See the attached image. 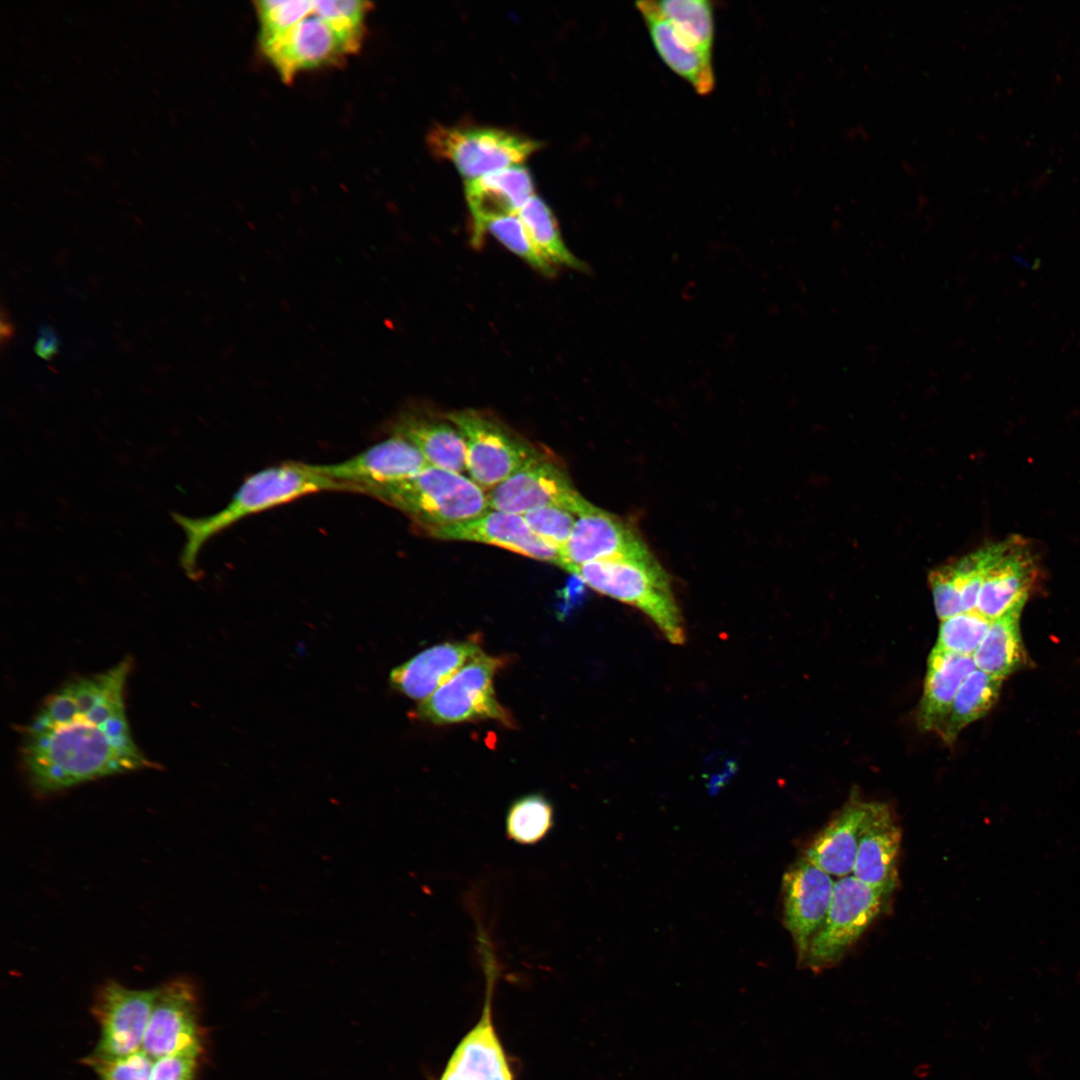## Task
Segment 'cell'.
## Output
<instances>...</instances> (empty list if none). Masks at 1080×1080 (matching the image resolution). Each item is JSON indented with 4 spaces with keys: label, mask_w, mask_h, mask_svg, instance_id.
Listing matches in <instances>:
<instances>
[{
    "label": "cell",
    "mask_w": 1080,
    "mask_h": 1080,
    "mask_svg": "<svg viewBox=\"0 0 1080 1080\" xmlns=\"http://www.w3.org/2000/svg\"><path fill=\"white\" fill-rule=\"evenodd\" d=\"M991 621L977 611L957 614L941 621L935 648L964 656H973Z\"/></svg>",
    "instance_id": "obj_32"
},
{
    "label": "cell",
    "mask_w": 1080,
    "mask_h": 1080,
    "mask_svg": "<svg viewBox=\"0 0 1080 1080\" xmlns=\"http://www.w3.org/2000/svg\"><path fill=\"white\" fill-rule=\"evenodd\" d=\"M392 434L411 442L428 465L466 472V449L459 430L445 417L443 420L415 413L400 415L391 427Z\"/></svg>",
    "instance_id": "obj_24"
},
{
    "label": "cell",
    "mask_w": 1080,
    "mask_h": 1080,
    "mask_svg": "<svg viewBox=\"0 0 1080 1080\" xmlns=\"http://www.w3.org/2000/svg\"><path fill=\"white\" fill-rule=\"evenodd\" d=\"M488 232L502 245L545 276H554L555 267L533 245L517 213L494 216L481 227L480 242Z\"/></svg>",
    "instance_id": "obj_31"
},
{
    "label": "cell",
    "mask_w": 1080,
    "mask_h": 1080,
    "mask_svg": "<svg viewBox=\"0 0 1080 1080\" xmlns=\"http://www.w3.org/2000/svg\"><path fill=\"white\" fill-rule=\"evenodd\" d=\"M362 40L338 29L313 8L307 17L260 45L281 80L290 83L301 72L343 63L359 51Z\"/></svg>",
    "instance_id": "obj_9"
},
{
    "label": "cell",
    "mask_w": 1080,
    "mask_h": 1080,
    "mask_svg": "<svg viewBox=\"0 0 1080 1080\" xmlns=\"http://www.w3.org/2000/svg\"><path fill=\"white\" fill-rule=\"evenodd\" d=\"M191 1054H171L155 1060L150 1080H193L197 1059Z\"/></svg>",
    "instance_id": "obj_38"
},
{
    "label": "cell",
    "mask_w": 1080,
    "mask_h": 1080,
    "mask_svg": "<svg viewBox=\"0 0 1080 1080\" xmlns=\"http://www.w3.org/2000/svg\"><path fill=\"white\" fill-rule=\"evenodd\" d=\"M650 556L653 553L631 523L589 502L576 515L559 567L567 571L595 561Z\"/></svg>",
    "instance_id": "obj_11"
},
{
    "label": "cell",
    "mask_w": 1080,
    "mask_h": 1080,
    "mask_svg": "<svg viewBox=\"0 0 1080 1080\" xmlns=\"http://www.w3.org/2000/svg\"><path fill=\"white\" fill-rule=\"evenodd\" d=\"M929 583L935 610L941 621L964 612L960 595L944 567L930 573Z\"/></svg>",
    "instance_id": "obj_37"
},
{
    "label": "cell",
    "mask_w": 1080,
    "mask_h": 1080,
    "mask_svg": "<svg viewBox=\"0 0 1080 1080\" xmlns=\"http://www.w3.org/2000/svg\"><path fill=\"white\" fill-rule=\"evenodd\" d=\"M254 4L260 24V42L292 27L314 8V1L306 0H263Z\"/></svg>",
    "instance_id": "obj_33"
},
{
    "label": "cell",
    "mask_w": 1080,
    "mask_h": 1080,
    "mask_svg": "<svg viewBox=\"0 0 1080 1080\" xmlns=\"http://www.w3.org/2000/svg\"><path fill=\"white\" fill-rule=\"evenodd\" d=\"M505 657L481 653L417 707L419 718L434 724L497 720L513 727L510 712L496 697L493 680Z\"/></svg>",
    "instance_id": "obj_8"
},
{
    "label": "cell",
    "mask_w": 1080,
    "mask_h": 1080,
    "mask_svg": "<svg viewBox=\"0 0 1080 1080\" xmlns=\"http://www.w3.org/2000/svg\"><path fill=\"white\" fill-rule=\"evenodd\" d=\"M371 3L359 0L314 1V12L340 30L364 36L365 18Z\"/></svg>",
    "instance_id": "obj_36"
},
{
    "label": "cell",
    "mask_w": 1080,
    "mask_h": 1080,
    "mask_svg": "<svg viewBox=\"0 0 1080 1080\" xmlns=\"http://www.w3.org/2000/svg\"><path fill=\"white\" fill-rule=\"evenodd\" d=\"M481 653L474 640L444 642L395 667L390 673V683L402 694L424 700Z\"/></svg>",
    "instance_id": "obj_19"
},
{
    "label": "cell",
    "mask_w": 1080,
    "mask_h": 1080,
    "mask_svg": "<svg viewBox=\"0 0 1080 1080\" xmlns=\"http://www.w3.org/2000/svg\"><path fill=\"white\" fill-rule=\"evenodd\" d=\"M869 805L870 801L852 793L837 815L813 838L803 857L833 877L851 875Z\"/></svg>",
    "instance_id": "obj_22"
},
{
    "label": "cell",
    "mask_w": 1080,
    "mask_h": 1080,
    "mask_svg": "<svg viewBox=\"0 0 1080 1080\" xmlns=\"http://www.w3.org/2000/svg\"><path fill=\"white\" fill-rule=\"evenodd\" d=\"M132 664L125 657L103 672L65 682L23 727L20 760L36 792L154 767L133 740L126 716Z\"/></svg>",
    "instance_id": "obj_1"
},
{
    "label": "cell",
    "mask_w": 1080,
    "mask_h": 1080,
    "mask_svg": "<svg viewBox=\"0 0 1080 1080\" xmlns=\"http://www.w3.org/2000/svg\"><path fill=\"white\" fill-rule=\"evenodd\" d=\"M101 1080H150L155 1059L142 1049L122 1056L92 1053L84 1060Z\"/></svg>",
    "instance_id": "obj_34"
},
{
    "label": "cell",
    "mask_w": 1080,
    "mask_h": 1080,
    "mask_svg": "<svg viewBox=\"0 0 1080 1080\" xmlns=\"http://www.w3.org/2000/svg\"><path fill=\"white\" fill-rule=\"evenodd\" d=\"M141 1049L155 1060L171 1054L200 1055L197 997L191 982L179 978L158 988Z\"/></svg>",
    "instance_id": "obj_13"
},
{
    "label": "cell",
    "mask_w": 1080,
    "mask_h": 1080,
    "mask_svg": "<svg viewBox=\"0 0 1080 1080\" xmlns=\"http://www.w3.org/2000/svg\"><path fill=\"white\" fill-rule=\"evenodd\" d=\"M889 896L852 874L838 878L826 918L800 967L817 973L838 963L881 914Z\"/></svg>",
    "instance_id": "obj_6"
},
{
    "label": "cell",
    "mask_w": 1080,
    "mask_h": 1080,
    "mask_svg": "<svg viewBox=\"0 0 1080 1080\" xmlns=\"http://www.w3.org/2000/svg\"><path fill=\"white\" fill-rule=\"evenodd\" d=\"M364 495L404 513L425 533L470 520L489 509L487 492L470 477L430 465L408 479L369 489Z\"/></svg>",
    "instance_id": "obj_4"
},
{
    "label": "cell",
    "mask_w": 1080,
    "mask_h": 1080,
    "mask_svg": "<svg viewBox=\"0 0 1080 1080\" xmlns=\"http://www.w3.org/2000/svg\"><path fill=\"white\" fill-rule=\"evenodd\" d=\"M523 517L531 531L559 553L567 544L576 520L571 511L558 506H543Z\"/></svg>",
    "instance_id": "obj_35"
},
{
    "label": "cell",
    "mask_w": 1080,
    "mask_h": 1080,
    "mask_svg": "<svg viewBox=\"0 0 1080 1080\" xmlns=\"http://www.w3.org/2000/svg\"><path fill=\"white\" fill-rule=\"evenodd\" d=\"M14 326L9 319L7 311L2 308L1 310V344L4 345L6 340H9L14 334Z\"/></svg>",
    "instance_id": "obj_40"
},
{
    "label": "cell",
    "mask_w": 1080,
    "mask_h": 1080,
    "mask_svg": "<svg viewBox=\"0 0 1080 1080\" xmlns=\"http://www.w3.org/2000/svg\"><path fill=\"white\" fill-rule=\"evenodd\" d=\"M431 152L454 164L466 180L520 165L540 147L528 137L511 131L480 126H443L427 136Z\"/></svg>",
    "instance_id": "obj_7"
},
{
    "label": "cell",
    "mask_w": 1080,
    "mask_h": 1080,
    "mask_svg": "<svg viewBox=\"0 0 1080 1080\" xmlns=\"http://www.w3.org/2000/svg\"><path fill=\"white\" fill-rule=\"evenodd\" d=\"M901 830L887 804L870 801L852 875L891 895L898 884Z\"/></svg>",
    "instance_id": "obj_17"
},
{
    "label": "cell",
    "mask_w": 1080,
    "mask_h": 1080,
    "mask_svg": "<svg viewBox=\"0 0 1080 1080\" xmlns=\"http://www.w3.org/2000/svg\"><path fill=\"white\" fill-rule=\"evenodd\" d=\"M487 496L490 509L520 515L543 506H558L577 515L589 503L560 463L543 449Z\"/></svg>",
    "instance_id": "obj_10"
},
{
    "label": "cell",
    "mask_w": 1080,
    "mask_h": 1080,
    "mask_svg": "<svg viewBox=\"0 0 1080 1080\" xmlns=\"http://www.w3.org/2000/svg\"><path fill=\"white\" fill-rule=\"evenodd\" d=\"M158 988L134 990L110 981L96 995L92 1007L100 1025L94 1053L122 1056L141 1049Z\"/></svg>",
    "instance_id": "obj_15"
},
{
    "label": "cell",
    "mask_w": 1080,
    "mask_h": 1080,
    "mask_svg": "<svg viewBox=\"0 0 1080 1080\" xmlns=\"http://www.w3.org/2000/svg\"><path fill=\"white\" fill-rule=\"evenodd\" d=\"M427 466L411 442L392 434L342 462L320 464L317 468L340 484L343 491L365 494L369 489L408 479Z\"/></svg>",
    "instance_id": "obj_12"
},
{
    "label": "cell",
    "mask_w": 1080,
    "mask_h": 1080,
    "mask_svg": "<svg viewBox=\"0 0 1080 1080\" xmlns=\"http://www.w3.org/2000/svg\"><path fill=\"white\" fill-rule=\"evenodd\" d=\"M975 669L972 656L942 651L935 647L932 649L928 656L923 694L916 713V721L921 730L939 733L959 687Z\"/></svg>",
    "instance_id": "obj_23"
},
{
    "label": "cell",
    "mask_w": 1080,
    "mask_h": 1080,
    "mask_svg": "<svg viewBox=\"0 0 1080 1080\" xmlns=\"http://www.w3.org/2000/svg\"><path fill=\"white\" fill-rule=\"evenodd\" d=\"M440 1080H512L489 1006L457 1046Z\"/></svg>",
    "instance_id": "obj_25"
},
{
    "label": "cell",
    "mask_w": 1080,
    "mask_h": 1080,
    "mask_svg": "<svg viewBox=\"0 0 1080 1080\" xmlns=\"http://www.w3.org/2000/svg\"><path fill=\"white\" fill-rule=\"evenodd\" d=\"M1036 573L1035 561L1024 542L1018 537L1006 539L1002 553L985 574L976 611L992 621L1022 609Z\"/></svg>",
    "instance_id": "obj_18"
},
{
    "label": "cell",
    "mask_w": 1080,
    "mask_h": 1080,
    "mask_svg": "<svg viewBox=\"0 0 1080 1080\" xmlns=\"http://www.w3.org/2000/svg\"><path fill=\"white\" fill-rule=\"evenodd\" d=\"M594 591L637 608L672 644L686 636L670 577L656 557L595 561L567 570Z\"/></svg>",
    "instance_id": "obj_3"
},
{
    "label": "cell",
    "mask_w": 1080,
    "mask_h": 1080,
    "mask_svg": "<svg viewBox=\"0 0 1080 1080\" xmlns=\"http://www.w3.org/2000/svg\"><path fill=\"white\" fill-rule=\"evenodd\" d=\"M534 183L528 169L521 165L488 173L465 181V197L472 216L474 244H480L485 221L517 213L534 196Z\"/></svg>",
    "instance_id": "obj_21"
},
{
    "label": "cell",
    "mask_w": 1080,
    "mask_h": 1080,
    "mask_svg": "<svg viewBox=\"0 0 1080 1080\" xmlns=\"http://www.w3.org/2000/svg\"><path fill=\"white\" fill-rule=\"evenodd\" d=\"M460 432L466 449V472L489 492L542 449L495 417L466 409L444 416Z\"/></svg>",
    "instance_id": "obj_5"
},
{
    "label": "cell",
    "mask_w": 1080,
    "mask_h": 1080,
    "mask_svg": "<svg viewBox=\"0 0 1080 1080\" xmlns=\"http://www.w3.org/2000/svg\"><path fill=\"white\" fill-rule=\"evenodd\" d=\"M60 344V337L53 326L47 323L38 325L34 350L39 357L51 360L58 353Z\"/></svg>",
    "instance_id": "obj_39"
},
{
    "label": "cell",
    "mask_w": 1080,
    "mask_h": 1080,
    "mask_svg": "<svg viewBox=\"0 0 1080 1080\" xmlns=\"http://www.w3.org/2000/svg\"><path fill=\"white\" fill-rule=\"evenodd\" d=\"M836 880L805 857L793 863L782 880L783 923L801 966L810 943L828 913Z\"/></svg>",
    "instance_id": "obj_14"
},
{
    "label": "cell",
    "mask_w": 1080,
    "mask_h": 1080,
    "mask_svg": "<svg viewBox=\"0 0 1080 1080\" xmlns=\"http://www.w3.org/2000/svg\"><path fill=\"white\" fill-rule=\"evenodd\" d=\"M426 534L449 541H469L497 546L511 552L560 565V553L538 538L523 515L488 509L470 520L432 529Z\"/></svg>",
    "instance_id": "obj_16"
},
{
    "label": "cell",
    "mask_w": 1080,
    "mask_h": 1080,
    "mask_svg": "<svg viewBox=\"0 0 1080 1080\" xmlns=\"http://www.w3.org/2000/svg\"><path fill=\"white\" fill-rule=\"evenodd\" d=\"M654 10L703 51L712 54L714 14L707 0L650 1Z\"/></svg>",
    "instance_id": "obj_29"
},
{
    "label": "cell",
    "mask_w": 1080,
    "mask_h": 1080,
    "mask_svg": "<svg viewBox=\"0 0 1080 1080\" xmlns=\"http://www.w3.org/2000/svg\"><path fill=\"white\" fill-rule=\"evenodd\" d=\"M635 5L662 61L696 93L710 94L715 86L712 54L689 41L654 10L650 1H639Z\"/></svg>",
    "instance_id": "obj_20"
},
{
    "label": "cell",
    "mask_w": 1080,
    "mask_h": 1080,
    "mask_svg": "<svg viewBox=\"0 0 1080 1080\" xmlns=\"http://www.w3.org/2000/svg\"><path fill=\"white\" fill-rule=\"evenodd\" d=\"M553 826L552 804L542 794L533 793L516 799L506 814V834L521 845H533L542 841Z\"/></svg>",
    "instance_id": "obj_30"
},
{
    "label": "cell",
    "mask_w": 1080,
    "mask_h": 1080,
    "mask_svg": "<svg viewBox=\"0 0 1080 1080\" xmlns=\"http://www.w3.org/2000/svg\"><path fill=\"white\" fill-rule=\"evenodd\" d=\"M322 491H343L337 482L323 475L315 464L286 462L264 468L247 477L221 510L203 517L172 513L185 535L179 563L191 578L199 576L198 558L214 536L242 519Z\"/></svg>",
    "instance_id": "obj_2"
},
{
    "label": "cell",
    "mask_w": 1080,
    "mask_h": 1080,
    "mask_svg": "<svg viewBox=\"0 0 1080 1080\" xmlns=\"http://www.w3.org/2000/svg\"><path fill=\"white\" fill-rule=\"evenodd\" d=\"M1002 679L979 669L973 670L962 682L952 702L948 716L937 734L946 744H952L960 732L980 719L996 703Z\"/></svg>",
    "instance_id": "obj_27"
},
{
    "label": "cell",
    "mask_w": 1080,
    "mask_h": 1080,
    "mask_svg": "<svg viewBox=\"0 0 1080 1080\" xmlns=\"http://www.w3.org/2000/svg\"><path fill=\"white\" fill-rule=\"evenodd\" d=\"M533 245L552 265L587 272L588 266L565 245L550 207L537 195L517 212Z\"/></svg>",
    "instance_id": "obj_28"
},
{
    "label": "cell",
    "mask_w": 1080,
    "mask_h": 1080,
    "mask_svg": "<svg viewBox=\"0 0 1080 1080\" xmlns=\"http://www.w3.org/2000/svg\"><path fill=\"white\" fill-rule=\"evenodd\" d=\"M1021 611L1015 609L991 621L972 656L977 669L1003 680L1024 666L1026 655L1019 629Z\"/></svg>",
    "instance_id": "obj_26"
}]
</instances>
